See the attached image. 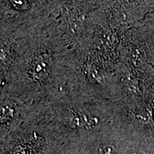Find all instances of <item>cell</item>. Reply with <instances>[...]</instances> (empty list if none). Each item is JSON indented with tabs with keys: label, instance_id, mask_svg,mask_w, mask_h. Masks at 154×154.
I'll return each mask as SVG.
<instances>
[{
	"label": "cell",
	"instance_id": "6da1fadb",
	"mask_svg": "<svg viewBox=\"0 0 154 154\" xmlns=\"http://www.w3.org/2000/svg\"><path fill=\"white\" fill-rule=\"evenodd\" d=\"M33 55V57L29 58V61L26 63L24 69V76L26 79L35 82L49 79L53 63L51 54L47 51L38 52L36 51L34 52Z\"/></svg>",
	"mask_w": 154,
	"mask_h": 154
},
{
	"label": "cell",
	"instance_id": "7a4b0ae2",
	"mask_svg": "<svg viewBox=\"0 0 154 154\" xmlns=\"http://www.w3.org/2000/svg\"><path fill=\"white\" fill-rule=\"evenodd\" d=\"M11 2L14 5L16 8H19L21 7H24V0H11Z\"/></svg>",
	"mask_w": 154,
	"mask_h": 154
}]
</instances>
